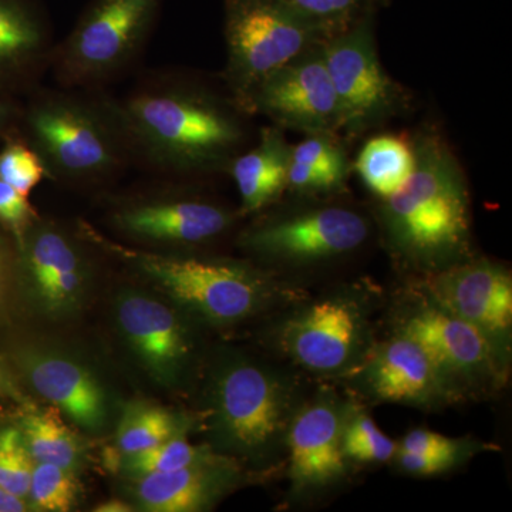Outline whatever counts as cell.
Wrapping results in <instances>:
<instances>
[{
  "label": "cell",
  "instance_id": "cell-1",
  "mask_svg": "<svg viewBox=\"0 0 512 512\" xmlns=\"http://www.w3.org/2000/svg\"><path fill=\"white\" fill-rule=\"evenodd\" d=\"M133 163L164 174L228 168L244 143V111L178 73H151L121 97L110 96Z\"/></svg>",
  "mask_w": 512,
  "mask_h": 512
},
{
  "label": "cell",
  "instance_id": "cell-2",
  "mask_svg": "<svg viewBox=\"0 0 512 512\" xmlns=\"http://www.w3.org/2000/svg\"><path fill=\"white\" fill-rule=\"evenodd\" d=\"M416 167L379 208L387 245L403 264L440 271L471 255L470 192L446 141L434 133L412 140Z\"/></svg>",
  "mask_w": 512,
  "mask_h": 512
},
{
  "label": "cell",
  "instance_id": "cell-3",
  "mask_svg": "<svg viewBox=\"0 0 512 512\" xmlns=\"http://www.w3.org/2000/svg\"><path fill=\"white\" fill-rule=\"evenodd\" d=\"M18 131L53 180L96 184L133 163L109 94L99 89L36 87L22 106Z\"/></svg>",
  "mask_w": 512,
  "mask_h": 512
},
{
  "label": "cell",
  "instance_id": "cell-4",
  "mask_svg": "<svg viewBox=\"0 0 512 512\" xmlns=\"http://www.w3.org/2000/svg\"><path fill=\"white\" fill-rule=\"evenodd\" d=\"M305 399L291 373L232 357L211 387L212 430L222 448L252 461L286 454L293 416Z\"/></svg>",
  "mask_w": 512,
  "mask_h": 512
},
{
  "label": "cell",
  "instance_id": "cell-5",
  "mask_svg": "<svg viewBox=\"0 0 512 512\" xmlns=\"http://www.w3.org/2000/svg\"><path fill=\"white\" fill-rule=\"evenodd\" d=\"M163 0H92L53 49L50 72L66 89L97 90L127 72L146 47Z\"/></svg>",
  "mask_w": 512,
  "mask_h": 512
},
{
  "label": "cell",
  "instance_id": "cell-6",
  "mask_svg": "<svg viewBox=\"0 0 512 512\" xmlns=\"http://www.w3.org/2000/svg\"><path fill=\"white\" fill-rule=\"evenodd\" d=\"M100 241L136 265L174 301L214 325H235L251 318L275 295L271 278L242 262L131 251Z\"/></svg>",
  "mask_w": 512,
  "mask_h": 512
},
{
  "label": "cell",
  "instance_id": "cell-7",
  "mask_svg": "<svg viewBox=\"0 0 512 512\" xmlns=\"http://www.w3.org/2000/svg\"><path fill=\"white\" fill-rule=\"evenodd\" d=\"M227 64L222 79L228 96L249 116L259 84L276 70L325 42L281 0H225Z\"/></svg>",
  "mask_w": 512,
  "mask_h": 512
},
{
  "label": "cell",
  "instance_id": "cell-8",
  "mask_svg": "<svg viewBox=\"0 0 512 512\" xmlns=\"http://www.w3.org/2000/svg\"><path fill=\"white\" fill-rule=\"evenodd\" d=\"M394 332L423 350L453 404L484 399L507 383L510 363L476 328L441 308L423 289L399 309Z\"/></svg>",
  "mask_w": 512,
  "mask_h": 512
},
{
  "label": "cell",
  "instance_id": "cell-9",
  "mask_svg": "<svg viewBox=\"0 0 512 512\" xmlns=\"http://www.w3.org/2000/svg\"><path fill=\"white\" fill-rule=\"evenodd\" d=\"M370 318L365 292L339 289L292 309L276 329V346L305 372L342 379L375 342Z\"/></svg>",
  "mask_w": 512,
  "mask_h": 512
},
{
  "label": "cell",
  "instance_id": "cell-10",
  "mask_svg": "<svg viewBox=\"0 0 512 512\" xmlns=\"http://www.w3.org/2000/svg\"><path fill=\"white\" fill-rule=\"evenodd\" d=\"M369 18L323 42L326 66L338 97L342 130L359 136L403 109L404 90L380 63Z\"/></svg>",
  "mask_w": 512,
  "mask_h": 512
},
{
  "label": "cell",
  "instance_id": "cell-11",
  "mask_svg": "<svg viewBox=\"0 0 512 512\" xmlns=\"http://www.w3.org/2000/svg\"><path fill=\"white\" fill-rule=\"evenodd\" d=\"M369 234V222L359 212L319 207L252 225L242 232L239 245L266 261L308 265L356 251Z\"/></svg>",
  "mask_w": 512,
  "mask_h": 512
},
{
  "label": "cell",
  "instance_id": "cell-12",
  "mask_svg": "<svg viewBox=\"0 0 512 512\" xmlns=\"http://www.w3.org/2000/svg\"><path fill=\"white\" fill-rule=\"evenodd\" d=\"M421 289L490 342L511 363L512 276L487 258H470L426 275Z\"/></svg>",
  "mask_w": 512,
  "mask_h": 512
},
{
  "label": "cell",
  "instance_id": "cell-13",
  "mask_svg": "<svg viewBox=\"0 0 512 512\" xmlns=\"http://www.w3.org/2000/svg\"><path fill=\"white\" fill-rule=\"evenodd\" d=\"M252 114H264L278 127L305 134H336L342 130V114L323 43L266 77L249 103V116Z\"/></svg>",
  "mask_w": 512,
  "mask_h": 512
},
{
  "label": "cell",
  "instance_id": "cell-14",
  "mask_svg": "<svg viewBox=\"0 0 512 512\" xmlns=\"http://www.w3.org/2000/svg\"><path fill=\"white\" fill-rule=\"evenodd\" d=\"M350 403L328 386L303 399L286 437L292 494L322 493L348 477L349 463L343 457L340 437Z\"/></svg>",
  "mask_w": 512,
  "mask_h": 512
},
{
  "label": "cell",
  "instance_id": "cell-15",
  "mask_svg": "<svg viewBox=\"0 0 512 512\" xmlns=\"http://www.w3.org/2000/svg\"><path fill=\"white\" fill-rule=\"evenodd\" d=\"M342 379L348 380L353 392L373 403L421 410L453 404L423 350L397 332L383 342H373L362 362Z\"/></svg>",
  "mask_w": 512,
  "mask_h": 512
},
{
  "label": "cell",
  "instance_id": "cell-16",
  "mask_svg": "<svg viewBox=\"0 0 512 512\" xmlns=\"http://www.w3.org/2000/svg\"><path fill=\"white\" fill-rule=\"evenodd\" d=\"M111 221L136 241L187 248L221 237L234 224V215L201 198L160 195L121 205Z\"/></svg>",
  "mask_w": 512,
  "mask_h": 512
},
{
  "label": "cell",
  "instance_id": "cell-17",
  "mask_svg": "<svg viewBox=\"0 0 512 512\" xmlns=\"http://www.w3.org/2000/svg\"><path fill=\"white\" fill-rule=\"evenodd\" d=\"M18 251L23 275L39 305L52 315L72 311L89 276L82 245L66 229L37 220Z\"/></svg>",
  "mask_w": 512,
  "mask_h": 512
},
{
  "label": "cell",
  "instance_id": "cell-18",
  "mask_svg": "<svg viewBox=\"0 0 512 512\" xmlns=\"http://www.w3.org/2000/svg\"><path fill=\"white\" fill-rule=\"evenodd\" d=\"M52 26L35 0H0V93L35 90L49 72Z\"/></svg>",
  "mask_w": 512,
  "mask_h": 512
},
{
  "label": "cell",
  "instance_id": "cell-19",
  "mask_svg": "<svg viewBox=\"0 0 512 512\" xmlns=\"http://www.w3.org/2000/svg\"><path fill=\"white\" fill-rule=\"evenodd\" d=\"M124 338L153 375L173 380L190 355V339L173 309L151 296L124 293L116 308Z\"/></svg>",
  "mask_w": 512,
  "mask_h": 512
},
{
  "label": "cell",
  "instance_id": "cell-20",
  "mask_svg": "<svg viewBox=\"0 0 512 512\" xmlns=\"http://www.w3.org/2000/svg\"><path fill=\"white\" fill-rule=\"evenodd\" d=\"M29 383L47 402L87 430H100L107 420L103 387L82 365L52 352H30L22 357Z\"/></svg>",
  "mask_w": 512,
  "mask_h": 512
},
{
  "label": "cell",
  "instance_id": "cell-21",
  "mask_svg": "<svg viewBox=\"0 0 512 512\" xmlns=\"http://www.w3.org/2000/svg\"><path fill=\"white\" fill-rule=\"evenodd\" d=\"M237 468L222 456L171 473L137 477L136 498L151 512H195L210 507L235 483Z\"/></svg>",
  "mask_w": 512,
  "mask_h": 512
},
{
  "label": "cell",
  "instance_id": "cell-22",
  "mask_svg": "<svg viewBox=\"0 0 512 512\" xmlns=\"http://www.w3.org/2000/svg\"><path fill=\"white\" fill-rule=\"evenodd\" d=\"M291 151L281 127H265L255 147L232 158L228 171L237 185L244 214L264 210L288 190Z\"/></svg>",
  "mask_w": 512,
  "mask_h": 512
},
{
  "label": "cell",
  "instance_id": "cell-23",
  "mask_svg": "<svg viewBox=\"0 0 512 512\" xmlns=\"http://www.w3.org/2000/svg\"><path fill=\"white\" fill-rule=\"evenodd\" d=\"M416 167L412 141L396 134L372 137L359 151L355 170L367 190L386 200L400 190Z\"/></svg>",
  "mask_w": 512,
  "mask_h": 512
},
{
  "label": "cell",
  "instance_id": "cell-24",
  "mask_svg": "<svg viewBox=\"0 0 512 512\" xmlns=\"http://www.w3.org/2000/svg\"><path fill=\"white\" fill-rule=\"evenodd\" d=\"M20 431L35 463L55 464L72 471L79 466L82 447L55 410L26 413Z\"/></svg>",
  "mask_w": 512,
  "mask_h": 512
},
{
  "label": "cell",
  "instance_id": "cell-25",
  "mask_svg": "<svg viewBox=\"0 0 512 512\" xmlns=\"http://www.w3.org/2000/svg\"><path fill=\"white\" fill-rule=\"evenodd\" d=\"M312 26L323 40L346 32L365 19L375 18L389 0H281Z\"/></svg>",
  "mask_w": 512,
  "mask_h": 512
},
{
  "label": "cell",
  "instance_id": "cell-26",
  "mask_svg": "<svg viewBox=\"0 0 512 512\" xmlns=\"http://www.w3.org/2000/svg\"><path fill=\"white\" fill-rule=\"evenodd\" d=\"M177 433V420L167 410L146 403H130L117 429V444L124 456H130L173 439Z\"/></svg>",
  "mask_w": 512,
  "mask_h": 512
},
{
  "label": "cell",
  "instance_id": "cell-27",
  "mask_svg": "<svg viewBox=\"0 0 512 512\" xmlns=\"http://www.w3.org/2000/svg\"><path fill=\"white\" fill-rule=\"evenodd\" d=\"M340 446L349 464L390 463L397 451V441L384 434L373 417L353 402L343 421Z\"/></svg>",
  "mask_w": 512,
  "mask_h": 512
},
{
  "label": "cell",
  "instance_id": "cell-28",
  "mask_svg": "<svg viewBox=\"0 0 512 512\" xmlns=\"http://www.w3.org/2000/svg\"><path fill=\"white\" fill-rule=\"evenodd\" d=\"M215 457L211 451L192 446L187 440L175 436L141 453L130 454L124 458V468L131 476L141 477L147 474L171 473L204 463Z\"/></svg>",
  "mask_w": 512,
  "mask_h": 512
},
{
  "label": "cell",
  "instance_id": "cell-29",
  "mask_svg": "<svg viewBox=\"0 0 512 512\" xmlns=\"http://www.w3.org/2000/svg\"><path fill=\"white\" fill-rule=\"evenodd\" d=\"M30 504L40 511L73 510L79 497L74 471L49 463H36L30 478Z\"/></svg>",
  "mask_w": 512,
  "mask_h": 512
},
{
  "label": "cell",
  "instance_id": "cell-30",
  "mask_svg": "<svg viewBox=\"0 0 512 512\" xmlns=\"http://www.w3.org/2000/svg\"><path fill=\"white\" fill-rule=\"evenodd\" d=\"M45 178V165L18 130L3 140L0 148V181L29 197L30 192Z\"/></svg>",
  "mask_w": 512,
  "mask_h": 512
},
{
  "label": "cell",
  "instance_id": "cell-31",
  "mask_svg": "<svg viewBox=\"0 0 512 512\" xmlns=\"http://www.w3.org/2000/svg\"><path fill=\"white\" fill-rule=\"evenodd\" d=\"M35 460L15 427L0 430V487L28 498Z\"/></svg>",
  "mask_w": 512,
  "mask_h": 512
},
{
  "label": "cell",
  "instance_id": "cell-32",
  "mask_svg": "<svg viewBox=\"0 0 512 512\" xmlns=\"http://www.w3.org/2000/svg\"><path fill=\"white\" fill-rule=\"evenodd\" d=\"M491 448L493 447L468 437H448L436 431L424 429L409 431L402 440L397 441V450L421 454V456L453 458L461 464Z\"/></svg>",
  "mask_w": 512,
  "mask_h": 512
},
{
  "label": "cell",
  "instance_id": "cell-33",
  "mask_svg": "<svg viewBox=\"0 0 512 512\" xmlns=\"http://www.w3.org/2000/svg\"><path fill=\"white\" fill-rule=\"evenodd\" d=\"M291 161L335 175L345 181L348 160L335 134H306L305 140L292 147Z\"/></svg>",
  "mask_w": 512,
  "mask_h": 512
},
{
  "label": "cell",
  "instance_id": "cell-34",
  "mask_svg": "<svg viewBox=\"0 0 512 512\" xmlns=\"http://www.w3.org/2000/svg\"><path fill=\"white\" fill-rule=\"evenodd\" d=\"M37 220L28 197L0 181V225L13 235L18 247Z\"/></svg>",
  "mask_w": 512,
  "mask_h": 512
},
{
  "label": "cell",
  "instance_id": "cell-35",
  "mask_svg": "<svg viewBox=\"0 0 512 512\" xmlns=\"http://www.w3.org/2000/svg\"><path fill=\"white\" fill-rule=\"evenodd\" d=\"M393 463L403 474L412 477H434L461 466L460 461L447 457L421 456V454L396 451Z\"/></svg>",
  "mask_w": 512,
  "mask_h": 512
},
{
  "label": "cell",
  "instance_id": "cell-36",
  "mask_svg": "<svg viewBox=\"0 0 512 512\" xmlns=\"http://www.w3.org/2000/svg\"><path fill=\"white\" fill-rule=\"evenodd\" d=\"M22 106L12 94L0 93V140L18 130Z\"/></svg>",
  "mask_w": 512,
  "mask_h": 512
},
{
  "label": "cell",
  "instance_id": "cell-37",
  "mask_svg": "<svg viewBox=\"0 0 512 512\" xmlns=\"http://www.w3.org/2000/svg\"><path fill=\"white\" fill-rule=\"evenodd\" d=\"M29 510L25 498L0 487V512H23Z\"/></svg>",
  "mask_w": 512,
  "mask_h": 512
},
{
  "label": "cell",
  "instance_id": "cell-38",
  "mask_svg": "<svg viewBox=\"0 0 512 512\" xmlns=\"http://www.w3.org/2000/svg\"><path fill=\"white\" fill-rule=\"evenodd\" d=\"M97 512H130L133 511V508L130 507L127 503L121 500H110L106 501V503L100 504L99 507L96 508Z\"/></svg>",
  "mask_w": 512,
  "mask_h": 512
},
{
  "label": "cell",
  "instance_id": "cell-39",
  "mask_svg": "<svg viewBox=\"0 0 512 512\" xmlns=\"http://www.w3.org/2000/svg\"><path fill=\"white\" fill-rule=\"evenodd\" d=\"M3 285H5V261H3L2 248H0V295L3 292Z\"/></svg>",
  "mask_w": 512,
  "mask_h": 512
},
{
  "label": "cell",
  "instance_id": "cell-40",
  "mask_svg": "<svg viewBox=\"0 0 512 512\" xmlns=\"http://www.w3.org/2000/svg\"><path fill=\"white\" fill-rule=\"evenodd\" d=\"M0 382H2V377H0Z\"/></svg>",
  "mask_w": 512,
  "mask_h": 512
}]
</instances>
